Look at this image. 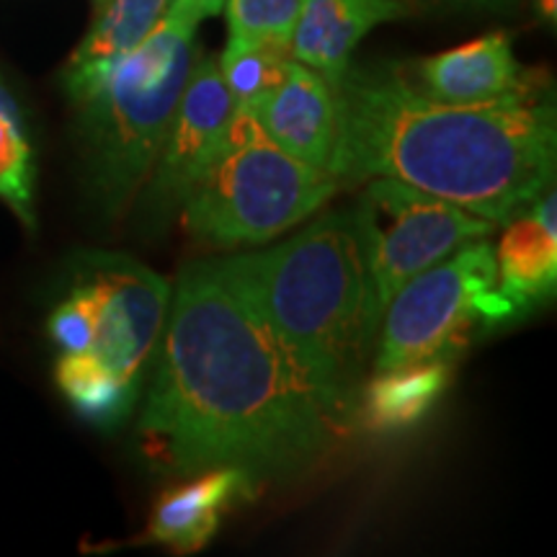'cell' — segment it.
Wrapping results in <instances>:
<instances>
[{
    "mask_svg": "<svg viewBox=\"0 0 557 557\" xmlns=\"http://www.w3.org/2000/svg\"><path fill=\"white\" fill-rule=\"evenodd\" d=\"M338 184L398 178L491 222H508L555 176V107L545 83L487 103H442L403 65H348L333 83Z\"/></svg>",
    "mask_w": 557,
    "mask_h": 557,
    "instance_id": "2",
    "label": "cell"
},
{
    "mask_svg": "<svg viewBox=\"0 0 557 557\" xmlns=\"http://www.w3.org/2000/svg\"><path fill=\"white\" fill-rule=\"evenodd\" d=\"M292 60H295L292 47L227 39L218 67L235 107L248 109L267 99L271 90L284 81Z\"/></svg>",
    "mask_w": 557,
    "mask_h": 557,
    "instance_id": "18",
    "label": "cell"
},
{
    "mask_svg": "<svg viewBox=\"0 0 557 557\" xmlns=\"http://www.w3.org/2000/svg\"><path fill=\"white\" fill-rule=\"evenodd\" d=\"M165 9L169 0H103L96 9L86 39L81 41L67 65L109 62L137 50L163 18Z\"/></svg>",
    "mask_w": 557,
    "mask_h": 557,
    "instance_id": "17",
    "label": "cell"
},
{
    "mask_svg": "<svg viewBox=\"0 0 557 557\" xmlns=\"http://www.w3.org/2000/svg\"><path fill=\"white\" fill-rule=\"evenodd\" d=\"M537 9L542 13V18L555 24V13H557V0H537Z\"/></svg>",
    "mask_w": 557,
    "mask_h": 557,
    "instance_id": "24",
    "label": "cell"
},
{
    "mask_svg": "<svg viewBox=\"0 0 557 557\" xmlns=\"http://www.w3.org/2000/svg\"><path fill=\"white\" fill-rule=\"evenodd\" d=\"M408 13L403 0H302L292 34V58L318 70L333 86L374 26L406 18Z\"/></svg>",
    "mask_w": 557,
    "mask_h": 557,
    "instance_id": "13",
    "label": "cell"
},
{
    "mask_svg": "<svg viewBox=\"0 0 557 557\" xmlns=\"http://www.w3.org/2000/svg\"><path fill=\"white\" fill-rule=\"evenodd\" d=\"M256 480L246 470L214 468L197 472L189 483L163 491L152 506L145 540L173 549L199 553L218 534L230 508L248 504L256 496Z\"/></svg>",
    "mask_w": 557,
    "mask_h": 557,
    "instance_id": "12",
    "label": "cell"
},
{
    "mask_svg": "<svg viewBox=\"0 0 557 557\" xmlns=\"http://www.w3.org/2000/svg\"><path fill=\"white\" fill-rule=\"evenodd\" d=\"M156 377L139 418L145 455L171 475L246 470L289 478L329 455L344 418L209 261L171 292Z\"/></svg>",
    "mask_w": 557,
    "mask_h": 557,
    "instance_id": "1",
    "label": "cell"
},
{
    "mask_svg": "<svg viewBox=\"0 0 557 557\" xmlns=\"http://www.w3.org/2000/svg\"><path fill=\"white\" fill-rule=\"evenodd\" d=\"M209 263L348 423L374 346L354 212H329L274 248Z\"/></svg>",
    "mask_w": 557,
    "mask_h": 557,
    "instance_id": "3",
    "label": "cell"
},
{
    "mask_svg": "<svg viewBox=\"0 0 557 557\" xmlns=\"http://www.w3.org/2000/svg\"><path fill=\"white\" fill-rule=\"evenodd\" d=\"M248 111H253L278 148L329 171L336 143V99L331 83L318 70L292 60L284 81Z\"/></svg>",
    "mask_w": 557,
    "mask_h": 557,
    "instance_id": "11",
    "label": "cell"
},
{
    "mask_svg": "<svg viewBox=\"0 0 557 557\" xmlns=\"http://www.w3.org/2000/svg\"><path fill=\"white\" fill-rule=\"evenodd\" d=\"M94 3H96V9H99V5L103 3V0H94Z\"/></svg>",
    "mask_w": 557,
    "mask_h": 557,
    "instance_id": "26",
    "label": "cell"
},
{
    "mask_svg": "<svg viewBox=\"0 0 557 557\" xmlns=\"http://www.w3.org/2000/svg\"><path fill=\"white\" fill-rule=\"evenodd\" d=\"M338 186L329 171L278 148L253 111L235 107L178 214L186 233L209 248L259 246L310 218Z\"/></svg>",
    "mask_w": 557,
    "mask_h": 557,
    "instance_id": "5",
    "label": "cell"
},
{
    "mask_svg": "<svg viewBox=\"0 0 557 557\" xmlns=\"http://www.w3.org/2000/svg\"><path fill=\"white\" fill-rule=\"evenodd\" d=\"M0 199L34 227V150L21 111L0 109Z\"/></svg>",
    "mask_w": 557,
    "mask_h": 557,
    "instance_id": "19",
    "label": "cell"
},
{
    "mask_svg": "<svg viewBox=\"0 0 557 557\" xmlns=\"http://www.w3.org/2000/svg\"><path fill=\"white\" fill-rule=\"evenodd\" d=\"M451 380V361L434 359L382 369L359 389L361 426L374 434H400L426 418L444 398Z\"/></svg>",
    "mask_w": 557,
    "mask_h": 557,
    "instance_id": "15",
    "label": "cell"
},
{
    "mask_svg": "<svg viewBox=\"0 0 557 557\" xmlns=\"http://www.w3.org/2000/svg\"><path fill=\"white\" fill-rule=\"evenodd\" d=\"M47 329L62 354L88 351L96 333V312L94 299L81 284L70 282V295L52 310Z\"/></svg>",
    "mask_w": 557,
    "mask_h": 557,
    "instance_id": "21",
    "label": "cell"
},
{
    "mask_svg": "<svg viewBox=\"0 0 557 557\" xmlns=\"http://www.w3.org/2000/svg\"><path fill=\"white\" fill-rule=\"evenodd\" d=\"M194 32L163 13L137 50L109 62L65 67L90 191L109 214H120L143 191L163 150L199 60Z\"/></svg>",
    "mask_w": 557,
    "mask_h": 557,
    "instance_id": "4",
    "label": "cell"
},
{
    "mask_svg": "<svg viewBox=\"0 0 557 557\" xmlns=\"http://www.w3.org/2000/svg\"><path fill=\"white\" fill-rule=\"evenodd\" d=\"M227 39L292 47L302 0H225Z\"/></svg>",
    "mask_w": 557,
    "mask_h": 557,
    "instance_id": "20",
    "label": "cell"
},
{
    "mask_svg": "<svg viewBox=\"0 0 557 557\" xmlns=\"http://www.w3.org/2000/svg\"><path fill=\"white\" fill-rule=\"evenodd\" d=\"M406 70L408 81L429 99L442 103H487L524 94L545 83L513 58L511 37L485 34L455 50L416 60Z\"/></svg>",
    "mask_w": 557,
    "mask_h": 557,
    "instance_id": "10",
    "label": "cell"
},
{
    "mask_svg": "<svg viewBox=\"0 0 557 557\" xmlns=\"http://www.w3.org/2000/svg\"><path fill=\"white\" fill-rule=\"evenodd\" d=\"M73 282L94 299L96 333L86 354L139 389L163 336L171 284L145 263L114 253L81 256Z\"/></svg>",
    "mask_w": 557,
    "mask_h": 557,
    "instance_id": "8",
    "label": "cell"
},
{
    "mask_svg": "<svg viewBox=\"0 0 557 557\" xmlns=\"http://www.w3.org/2000/svg\"><path fill=\"white\" fill-rule=\"evenodd\" d=\"M222 9H225V0H173L169 9H165V16L197 29L201 21L218 16Z\"/></svg>",
    "mask_w": 557,
    "mask_h": 557,
    "instance_id": "22",
    "label": "cell"
},
{
    "mask_svg": "<svg viewBox=\"0 0 557 557\" xmlns=\"http://www.w3.org/2000/svg\"><path fill=\"white\" fill-rule=\"evenodd\" d=\"M557 201L555 194H542L529 212L508 220L498 243L496 267L506 297L517 305L521 318L534 305L547 302L557 287Z\"/></svg>",
    "mask_w": 557,
    "mask_h": 557,
    "instance_id": "14",
    "label": "cell"
},
{
    "mask_svg": "<svg viewBox=\"0 0 557 557\" xmlns=\"http://www.w3.org/2000/svg\"><path fill=\"white\" fill-rule=\"evenodd\" d=\"M429 3L459 11H506L511 9L517 0H429Z\"/></svg>",
    "mask_w": 557,
    "mask_h": 557,
    "instance_id": "23",
    "label": "cell"
},
{
    "mask_svg": "<svg viewBox=\"0 0 557 557\" xmlns=\"http://www.w3.org/2000/svg\"><path fill=\"white\" fill-rule=\"evenodd\" d=\"M521 318L498 282L493 246L465 243L395 292L377 329L374 372L418 361H451L470 341Z\"/></svg>",
    "mask_w": 557,
    "mask_h": 557,
    "instance_id": "6",
    "label": "cell"
},
{
    "mask_svg": "<svg viewBox=\"0 0 557 557\" xmlns=\"http://www.w3.org/2000/svg\"><path fill=\"white\" fill-rule=\"evenodd\" d=\"M235 103L222 81L218 58L197 60L163 150L143 186L145 218L152 227L181 212L201 173L218 148V139L233 114Z\"/></svg>",
    "mask_w": 557,
    "mask_h": 557,
    "instance_id": "9",
    "label": "cell"
},
{
    "mask_svg": "<svg viewBox=\"0 0 557 557\" xmlns=\"http://www.w3.org/2000/svg\"><path fill=\"white\" fill-rule=\"evenodd\" d=\"M0 109H5V111H18V107H16V101H13L11 90H9V88H5V83H3V78H0Z\"/></svg>",
    "mask_w": 557,
    "mask_h": 557,
    "instance_id": "25",
    "label": "cell"
},
{
    "mask_svg": "<svg viewBox=\"0 0 557 557\" xmlns=\"http://www.w3.org/2000/svg\"><path fill=\"white\" fill-rule=\"evenodd\" d=\"M54 380L70 406L99 429H116L132 416L139 389L127 385L88 354H62Z\"/></svg>",
    "mask_w": 557,
    "mask_h": 557,
    "instance_id": "16",
    "label": "cell"
},
{
    "mask_svg": "<svg viewBox=\"0 0 557 557\" xmlns=\"http://www.w3.org/2000/svg\"><path fill=\"white\" fill-rule=\"evenodd\" d=\"M354 218L367 271V323L374 338L382 312L403 284L496 230V222L385 176L369 178Z\"/></svg>",
    "mask_w": 557,
    "mask_h": 557,
    "instance_id": "7",
    "label": "cell"
}]
</instances>
